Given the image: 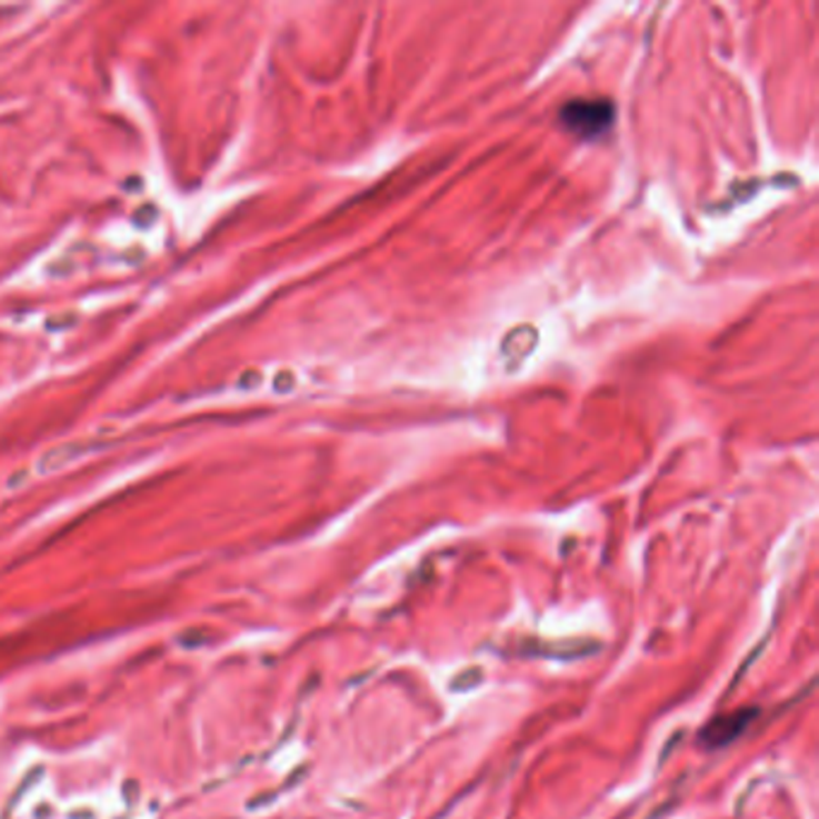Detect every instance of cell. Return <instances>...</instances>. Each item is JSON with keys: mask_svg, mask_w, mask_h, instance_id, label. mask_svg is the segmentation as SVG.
I'll return each mask as SVG.
<instances>
[{"mask_svg": "<svg viewBox=\"0 0 819 819\" xmlns=\"http://www.w3.org/2000/svg\"><path fill=\"white\" fill-rule=\"evenodd\" d=\"M560 121L570 132L582 138H596L613 123V103L606 99H577L565 103Z\"/></svg>", "mask_w": 819, "mask_h": 819, "instance_id": "cell-1", "label": "cell"}, {"mask_svg": "<svg viewBox=\"0 0 819 819\" xmlns=\"http://www.w3.org/2000/svg\"><path fill=\"white\" fill-rule=\"evenodd\" d=\"M92 447H94V442H84V440L82 442H63V445H58V447H53V450H49L47 455H43L39 459V471L47 473V471L61 469V467H66L68 461H72L78 455H84V452L92 450Z\"/></svg>", "mask_w": 819, "mask_h": 819, "instance_id": "cell-2", "label": "cell"}]
</instances>
